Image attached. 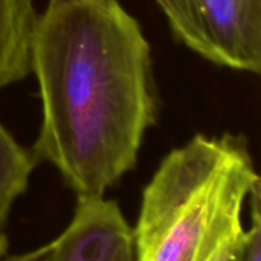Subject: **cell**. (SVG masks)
<instances>
[{"label": "cell", "instance_id": "2", "mask_svg": "<svg viewBox=\"0 0 261 261\" xmlns=\"http://www.w3.org/2000/svg\"><path fill=\"white\" fill-rule=\"evenodd\" d=\"M260 177L242 135L198 134L168 153L143 191L135 261H208L245 232Z\"/></svg>", "mask_w": 261, "mask_h": 261}, {"label": "cell", "instance_id": "9", "mask_svg": "<svg viewBox=\"0 0 261 261\" xmlns=\"http://www.w3.org/2000/svg\"><path fill=\"white\" fill-rule=\"evenodd\" d=\"M241 237H240V240H237L236 242L228 245V246H226L224 249H222L221 251L217 252V254L208 261H233L234 255H236V251H237V247H239L240 241H241Z\"/></svg>", "mask_w": 261, "mask_h": 261}, {"label": "cell", "instance_id": "8", "mask_svg": "<svg viewBox=\"0 0 261 261\" xmlns=\"http://www.w3.org/2000/svg\"><path fill=\"white\" fill-rule=\"evenodd\" d=\"M54 250V241L37 247L35 250H31L28 252L18 255H2L0 261H50L51 255Z\"/></svg>", "mask_w": 261, "mask_h": 261}, {"label": "cell", "instance_id": "1", "mask_svg": "<svg viewBox=\"0 0 261 261\" xmlns=\"http://www.w3.org/2000/svg\"><path fill=\"white\" fill-rule=\"evenodd\" d=\"M42 103L33 147L78 196L134 168L157 117L149 42L119 0H48L31 47Z\"/></svg>", "mask_w": 261, "mask_h": 261}, {"label": "cell", "instance_id": "3", "mask_svg": "<svg viewBox=\"0 0 261 261\" xmlns=\"http://www.w3.org/2000/svg\"><path fill=\"white\" fill-rule=\"evenodd\" d=\"M173 35L206 60L261 71V0H154Z\"/></svg>", "mask_w": 261, "mask_h": 261}, {"label": "cell", "instance_id": "6", "mask_svg": "<svg viewBox=\"0 0 261 261\" xmlns=\"http://www.w3.org/2000/svg\"><path fill=\"white\" fill-rule=\"evenodd\" d=\"M35 155L25 150L0 122V219L7 221L10 206L28 186Z\"/></svg>", "mask_w": 261, "mask_h": 261}, {"label": "cell", "instance_id": "11", "mask_svg": "<svg viewBox=\"0 0 261 261\" xmlns=\"http://www.w3.org/2000/svg\"><path fill=\"white\" fill-rule=\"evenodd\" d=\"M116 261H135L134 259V246L130 247V249L125 250L119 257H117Z\"/></svg>", "mask_w": 261, "mask_h": 261}, {"label": "cell", "instance_id": "5", "mask_svg": "<svg viewBox=\"0 0 261 261\" xmlns=\"http://www.w3.org/2000/svg\"><path fill=\"white\" fill-rule=\"evenodd\" d=\"M38 14L33 0H0V88L31 71V47Z\"/></svg>", "mask_w": 261, "mask_h": 261}, {"label": "cell", "instance_id": "7", "mask_svg": "<svg viewBox=\"0 0 261 261\" xmlns=\"http://www.w3.org/2000/svg\"><path fill=\"white\" fill-rule=\"evenodd\" d=\"M261 186H255L250 194L251 224L245 228L233 261H261Z\"/></svg>", "mask_w": 261, "mask_h": 261}, {"label": "cell", "instance_id": "10", "mask_svg": "<svg viewBox=\"0 0 261 261\" xmlns=\"http://www.w3.org/2000/svg\"><path fill=\"white\" fill-rule=\"evenodd\" d=\"M8 250V240L5 234V221L0 219V256L7 254Z\"/></svg>", "mask_w": 261, "mask_h": 261}, {"label": "cell", "instance_id": "4", "mask_svg": "<svg viewBox=\"0 0 261 261\" xmlns=\"http://www.w3.org/2000/svg\"><path fill=\"white\" fill-rule=\"evenodd\" d=\"M133 246V228L116 201L78 196L70 223L54 240L50 261H116Z\"/></svg>", "mask_w": 261, "mask_h": 261}]
</instances>
